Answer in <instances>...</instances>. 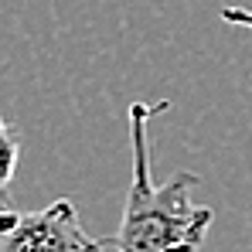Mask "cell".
<instances>
[{
  "label": "cell",
  "instance_id": "6da1fadb",
  "mask_svg": "<svg viewBox=\"0 0 252 252\" xmlns=\"http://www.w3.org/2000/svg\"><path fill=\"white\" fill-rule=\"evenodd\" d=\"M164 102H129V191H126L120 232L109 239V249L116 252H198L208 235L215 211L191 201V191L198 188V174L177 170L170 181L154 184L150 177V143L147 123L154 113H167Z\"/></svg>",
  "mask_w": 252,
  "mask_h": 252
},
{
  "label": "cell",
  "instance_id": "7a4b0ae2",
  "mask_svg": "<svg viewBox=\"0 0 252 252\" xmlns=\"http://www.w3.org/2000/svg\"><path fill=\"white\" fill-rule=\"evenodd\" d=\"M109 239H92L68 198H58L41 211H3L0 252H102Z\"/></svg>",
  "mask_w": 252,
  "mask_h": 252
},
{
  "label": "cell",
  "instance_id": "3957f363",
  "mask_svg": "<svg viewBox=\"0 0 252 252\" xmlns=\"http://www.w3.org/2000/svg\"><path fill=\"white\" fill-rule=\"evenodd\" d=\"M0 136H3V211H14L10 205V181H14V170H17V157H21V143H17V133L3 123L0 126Z\"/></svg>",
  "mask_w": 252,
  "mask_h": 252
},
{
  "label": "cell",
  "instance_id": "277c9868",
  "mask_svg": "<svg viewBox=\"0 0 252 252\" xmlns=\"http://www.w3.org/2000/svg\"><path fill=\"white\" fill-rule=\"evenodd\" d=\"M221 21H225V24H235V28H249L252 31V10H246V7H225V10H221Z\"/></svg>",
  "mask_w": 252,
  "mask_h": 252
}]
</instances>
